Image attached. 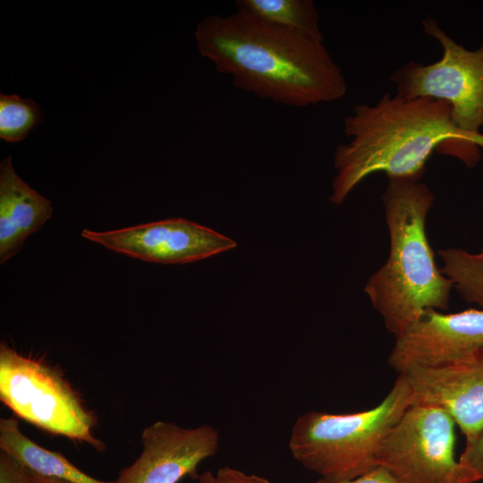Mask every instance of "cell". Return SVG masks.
I'll list each match as a JSON object with an SVG mask.
<instances>
[{
	"label": "cell",
	"instance_id": "obj_1",
	"mask_svg": "<svg viewBox=\"0 0 483 483\" xmlns=\"http://www.w3.org/2000/svg\"><path fill=\"white\" fill-rule=\"evenodd\" d=\"M201 56L233 85L275 103L307 107L347 92L346 79L323 39L260 21L236 10L210 15L195 31Z\"/></svg>",
	"mask_w": 483,
	"mask_h": 483
},
{
	"label": "cell",
	"instance_id": "obj_2",
	"mask_svg": "<svg viewBox=\"0 0 483 483\" xmlns=\"http://www.w3.org/2000/svg\"><path fill=\"white\" fill-rule=\"evenodd\" d=\"M343 133L349 142L336 147L333 160L335 174L329 200L336 206L373 174L420 181L435 150L473 167L483 148V134L458 130L450 106L428 97L387 93L373 105H356L343 120Z\"/></svg>",
	"mask_w": 483,
	"mask_h": 483
},
{
	"label": "cell",
	"instance_id": "obj_3",
	"mask_svg": "<svg viewBox=\"0 0 483 483\" xmlns=\"http://www.w3.org/2000/svg\"><path fill=\"white\" fill-rule=\"evenodd\" d=\"M434 200L425 183L411 179L388 178L382 194L389 253L367 281L364 292L394 336L425 310L447 309L454 290L436 267L426 233Z\"/></svg>",
	"mask_w": 483,
	"mask_h": 483
},
{
	"label": "cell",
	"instance_id": "obj_4",
	"mask_svg": "<svg viewBox=\"0 0 483 483\" xmlns=\"http://www.w3.org/2000/svg\"><path fill=\"white\" fill-rule=\"evenodd\" d=\"M411 405L410 386L399 375L373 408L341 414L311 411L299 416L288 441L290 453L320 479H355L379 466L377 456L385 438Z\"/></svg>",
	"mask_w": 483,
	"mask_h": 483
},
{
	"label": "cell",
	"instance_id": "obj_5",
	"mask_svg": "<svg viewBox=\"0 0 483 483\" xmlns=\"http://www.w3.org/2000/svg\"><path fill=\"white\" fill-rule=\"evenodd\" d=\"M0 400L15 415L54 435L84 442L97 451L96 419L62 373L38 360L0 346Z\"/></svg>",
	"mask_w": 483,
	"mask_h": 483
},
{
	"label": "cell",
	"instance_id": "obj_6",
	"mask_svg": "<svg viewBox=\"0 0 483 483\" xmlns=\"http://www.w3.org/2000/svg\"><path fill=\"white\" fill-rule=\"evenodd\" d=\"M424 32L442 47V56L430 64L410 61L397 68L390 80L397 95L428 97L446 102L453 125L462 132L483 134V38L475 50L454 41L428 16L422 20Z\"/></svg>",
	"mask_w": 483,
	"mask_h": 483
},
{
	"label": "cell",
	"instance_id": "obj_7",
	"mask_svg": "<svg viewBox=\"0 0 483 483\" xmlns=\"http://www.w3.org/2000/svg\"><path fill=\"white\" fill-rule=\"evenodd\" d=\"M455 425L439 408L411 405L385 438L378 465L396 483H459Z\"/></svg>",
	"mask_w": 483,
	"mask_h": 483
},
{
	"label": "cell",
	"instance_id": "obj_8",
	"mask_svg": "<svg viewBox=\"0 0 483 483\" xmlns=\"http://www.w3.org/2000/svg\"><path fill=\"white\" fill-rule=\"evenodd\" d=\"M483 350V309L454 313L427 309L395 336L388 357L399 374L445 366Z\"/></svg>",
	"mask_w": 483,
	"mask_h": 483
},
{
	"label": "cell",
	"instance_id": "obj_9",
	"mask_svg": "<svg viewBox=\"0 0 483 483\" xmlns=\"http://www.w3.org/2000/svg\"><path fill=\"white\" fill-rule=\"evenodd\" d=\"M81 236L118 253L148 262L186 264L234 249L233 239L207 226L170 218Z\"/></svg>",
	"mask_w": 483,
	"mask_h": 483
},
{
	"label": "cell",
	"instance_id": "obj_10",
	"mask_svg": "<svg viewBox=\"0 0 483 483\" xmlns=\"http://www.w3.org/2000/svg\"><path fill=\"white\" fill-rule=\"evenodd\" d=\"M141 442V453L120 470L114 483H178L216 453L219 434L208 424L182 428L156 421L144 428Z\"/></svg>",
	"mask_w": 483,
	"mask_h": 483
},
{
	"label": "cell",
	"instance_id": "obj_11",
	"mask_svg": "<svg viewBox=\"0 0 483 483\" xmlns=\"http://www.w3.org/2000/svg\"><path fill=\"white\" fill-rule=\"evenodd\" d=\"M412 405H428L447 412L466 440L483 428V350L461 360L403 374Z\"/></svg>",
	"mask_w": 483,
	"mask_h": 483
},
{
	"label": "cell",
	"instance_id": "obj_12",
	"mask_svg": "<svg viewBox=\"0 0 483 483\" xmlns=\"http://www.w3.org/2000/svg\"><path fill=\"white\" fill-rule=\"evenodd\" d=\"M49 199L30 187L15 173L12 157L0 164V262L5 263L26 238L51 217Z\"/></svg>",
	"mask_w": 483,
	"mask_h": 483
},
{
	"label": "cell",
	"instance_id": "obj_13",
	"mask_svg": "<svg viewBox=\"0 0 483 483\" xmlns=\"http://www.w3.org/2000/svg\"><path fill=\"white\" fill-rule=\"evenodd\" d=\"M0 449L38 474L71 483H114L86 474L63 454L46 449L27 437L14 418L0 419Z\"/></svg>",
	"mask_w": 483,
	"mask_h": 483
},
{
	"label": "cell",
	"instance_id": "obj_14",
	"mask_svg": "<svg viewBox=\"0 0 483 483\" xmlns=\"http://www.w3.org/2000/svg\"><path fill=\"white\" fill-rule=\"evenodd\" d=\"M236 10L260 21L319 39V15L311 0H236Z\"/></svg>",
	"mask_w": 483,
	"mask_h": 483
},
{
	"label": "cell",
	"instance_id": "obj_15",
	"mask_svg": "<svg viewBox=\"0 0 483 483\" xmlns=\"http://www.w3.org/2000/svg\"><path fill=\"white\" fill-rule=\"evenodd\" d=\"M437 254L443 262L440 270L452 281L453 289L463 300L483 309V253L446 248Z\"/></svg>",
	"mask_w": 483,
	"mask_h": 483
},
{
	"label": "cell",
	"instance_id": "obj_16",
	"mask_svg": "<svg viewBox=\"0 0 483 483\" xmlns=\"http://www.w3.org/2000/svg\"><path fill=\"white\" fill-rule=\"evenodd\" d=\"M37 103L17 95L0 94V138L8 142L25 139L40 122Z\"/></svg>",
	"mask_w": 483,
	"mask_h": 483
},
{
	"label": "cell",
	"instance_id": "obj_17",
	"mask_svg": "<svg viewBox=\"0 0 483 483\" xmlns=\"http://www.w3.org/2000/svg\"><path fill=\"white\" fill-rule=\"evenodd\" d=\"M459 483H477L483 480V428L472 438L466 440L458 460Z\"/></svg>",
	"mask_w": 483,
	"mask_h": 483
},
{
	"label": "cell",
	"instance_id": "obj_18",
	"mask_svg": "<svg viewBox=\"0 0 483 483\" xmlns=\"http://www.w3.org/2000/svg\"><path fill=\"white\" fill-rule=\"evenodd\" d=\"M0 483H28V468L2 450L0 451Z\"/></svg>",
	"mask_w": 483,
	"mask_h": 483
},
{
	"label": "cell",
	"instance_id": "obj_19",
	"mask_svg": "<svg viewBox=\"0 0 483 483\" xmlns=\"http://www.w3.org/2000/svg\"><path fill=\"white\" fill-rule=\"evenodd\" d=\"M216 476L219 483H272L266 478L247 474L230 466L220 468Z\"/></svg>",
	"mask_w": 483,
	"mask_h": 483
},
{
	"label": "cell",
	"instance_id": "obj_20",
	"mask_svg": "<svg viewBox=\"0 0 483 483\" xmlns=\"http://www.w3.org/2000/svg\"><path fill=\"white\" fill-rule=\"evenodd\" d=\"M316 483H396L393 476L382 466L352 479L329 482L318 479Z\"/></svg>",
	"mask_w": 483,
	"mask_h": 483
},
{
	"label": "cell",
	"instance_id": "obj_21",
	"mask_svg": "<svg viewBox=\"0 0 483 483\" xmlns=\"http://www.w3.org/2000/svg\"><path fill=\"white\" fill-rule=\"evenodd\" d=\"M28 483H71L69 481L44 476L28 469Z\"/></svg>",
	"mask_w": 483,
	"mask_h": 483
},
{
	"label": "cell",
	"instance_id": "obj_22",
	"mask_svg": "<svg viewBox=\"0 0 483 483\" xmlns=\"http://www.w3.org/2000/svg\"><path fill=\"white\" fill-rule=\"evenodd\" d=\"M198 483H219V481L216 475L206 471L198 477Z\"/></svg>",
	"mask_w": 483,
	"mask_h": 483
},
{
	"label": "cell",
	"instance_id": "obj_23",
	"mask_svg": "<svg viewBox=\"0 0 483 483\" xmlns=\"http://www.w3.org/2000/svg\"><path fill=\"white\" fill-rule=\"evenodd\" d=\"M479 252L483 253V245L481 246V249H480Z\"/></svg>",
	"mask_w": 483,
	"mask_h": 483
}]
</instances>
